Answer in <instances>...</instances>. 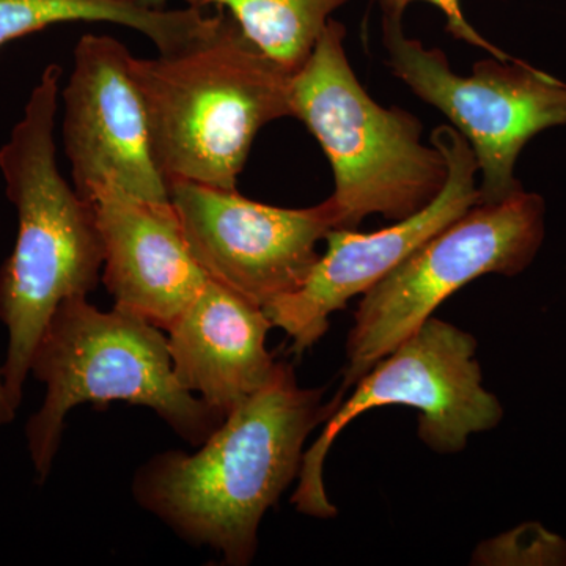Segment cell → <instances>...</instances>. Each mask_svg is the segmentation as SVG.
<instances>
[{
    "instance_id": "obj_1",
    "label": "cell",
    "mask_w": 566,
    "mask_h": 566,
    "mask_svg": "<svg viewBox=\"0 0 566 566\" xmlns=\"http://www.w3.org/2000/svg\"><path fill=\"white\" fill-rule=\"evenodd\" d=\"M333 403L324 387L297 385L289 363L226 416L196 453L169 450L137 469L133 494L142 509L227 565L252 564L264 513L300 475L304 446Z\"/></svg>"
},
{
    "instance_id": "obj_2",
    "label": "cell",
    "mask_w": 566,
    "mask_h": 566,
    "mask_svg": "<svg viewBox=\"0 0 566 566\" xmlns=\"http://www.w3.org/2000/svg\"><path fill=\"white\" fill-rule=\"evenodd\" d=\"M61 80L57 63L44 66L22 117L0 147V172L18 214L13 251L0 266V322L9 333L2 370L17 409L52 315L63 301L88 296L102 281L95 211L57 166Z\"/></svg>"
},
{
    "instance_id": "obj_3",
    "label": "cell",
    "mask_w": 566,
    "mask_h": 566,
    "mask_svg": "<svg viewBox=\"0 0 566 566\" xmlns=\"http://www.w3.org/2000/svg\"><path fill=\"white\" fill-rule=\"evenodd\" d=\"M153 147L167 181L238 191L256 134L292 117L293 74L264 54L232 14L218 9L186 46L133 59Z\"/></svg>"
},
{
    "instance_id": "obj_4",
    "label": "cell",
    "mask_w": 566,
    "mask_h": 566,
    "mask_svg": "<svg viewBox=\"0 0 566 566\" xmlns=\"http://www.w3.org/2000/svg\"><path fill=\"white\" fill-rule=\"evenodd\" d=\"M163 329L132 312L99 311L87 296L59 305L32 356L31 375L44 386L43 405L25 424L40 485L61 449L65 419L84 403L145 406L192 447H200L226 419L175 378Z\"/></svg>"
},
{
    "instance_id": "obj_5",
    "label": "cell",
    "mask_w": 566,
    "mask_h": 566,
    "mask_svg": "<svg viewBox=\"0 0 566 566\" xmlns=\"http://www.w3.org/2000/svg\"><path fill=\"white\" fill-rule=\"evenodd\" d=\"M346 29L327 22L307 62L292 77V117L307 126L334 170L338 229L371 214L398 222L444 189V153L422 144V123L382 107L360 85L345 51Z\"/></svg>"
},
{
    "instance_id": "obj_6",
    "label": "cell",
    "mask_w": 566,
    "mask_h": 566,
    "mask_svg": "<svg viewBox=\"0 0 566 566\" xmlns=\"http://www.w3.org/2000/svg\"><path fill=\"white\" fill-rule=\"evenodd\" d=\"M546 203L520 191L497 203H476L417 248L363 294L346 340L335 408L379 359L392 352L453 293L486 274L524 273L545 241Z\"/></svg>"
},
{
    "instance_id": "obj_7",
    "label": "cell",
    "mask_w": 566,
    "mask_h": 566,
    "mask_svg": "<svg viewBox=\"0 0 566 566\" xmlns=\"http://www.w3.org/2000/svg\"><path fill=\"white\" fill-rule=\"evenodd\" d=\"M474 335L444 319L428 318L415 334L370 368L324 422L322 433L305 450L292 504L303 515L333 520L337 506L324 486V461L338 434L353 420L376 408L419 409L417 434L442 455L463 452L469 438L501 423L504 408L483 387Z\"/></svg>"
},
{
    "instance_id": "obj_8",
    "label": "cell",
    "mask_w": 566,
    "mask_h": 566,
    "mask_svg": "<svg viewBox=\"0 0 566 566\" xmlns=\"http://www.w3.org/2000/svg\"><path fill=\"white\" fill-rule=\"evenodd\" d=\"M382 44L394 76L441 111L471 145L482 172L480 203L523 191L517 158L536 134L566 125L565 82L497 57L476 62L472 76H460L444 52L406 36L403 21L382 20Z\"/></svg>"
},
{
    "instance_id": "obj_9",
    "label": "cell",
    "mask_w": 566,
    "mask_h": 566,
    "mask_svg": "<svg viewBox=\"0 0 566 566\" xmlns=\"http://www.w3.org/2000/svg\"><path fill=\"white\" fill-rule=\"evenodd\" d=\"M169 189L189 249L208 279L260 307L296 292L318 262L319 241L338 229L333 197L292 210L200 182L175 180Z\"/></svg>"
},
{
    "instance_id": "obj_10",
    "label": "cell",
    "mask_w": 566,
    "mask_h": 566,
    "mask_svg": "<svg viewBox=\"0 0 566 566\" xmlns=\"http://www.w3.org/2000/svg\"><path fill=\"white\" fill-rule=\"evenodd\" d=\"M431 144L449 164V178L433 202L378 232L331 230L324 240L327 251L303 285L263 307L273 327L289 335L296 356L322 340L331 315L374 289L424 241L480 203L479 164L468 140L453 126L441 125L431 134Z\"/></svg>"
},
{
    "instance_id": "obj_11",
    "label": "cell",
    "mask_w": 566,
    "mask_h": 566,
    "mask_svg": "<svg viewBox=\"0 0 566 566\" xmlns=\"http://www.w3.org/2000/svg\"><path fill=\"white\" fill-rule=\"evenodd\" d=\"M133 59L128 48L109 35L85 33L77 41L73 70L61 92L71 180L82 197L92 186L106 185L169 203V181L153 147Z\"/></svg>"
},
{
    "instance_id": "obj_12",
    "label": "cell",
    "mask_w": 566,
    "mask_h": 566,
    "mask_svg": "<svg viewBox=\"0 0 566 566\" xmlns=\"http://www.w3.org/2000/svg\"><path fill=\"white\" fill-rule=\"evenodd\" d=\"M84 199L95 211L102 282L115 307L169 329L208 281L172 202H150L106 185L92 186Z\"/></svg>"
},
{
    "instance_id": "obj_13",
    "label": "cell",
    "mask_w": 566,
    "mask_h": 566,
    "mask_svg": "<svg viewBox=\"0 0 566 566\" xmlns=\"http://www.w3.org/2000/svg\"><path fill=\"white\" fill-rule=\"evenodd\" d=\"M263 307L208 279L177 322L166 331L175 378L182 389L227 416L273 376Z\"/></svg>"
},
{
    "instance_id": "obj_14",
    "label": "cell",
    "mask_w": 566,
    "mask_h": 566,
    "mask_svg": "<svg viewBox=\"0 0 566 566\" xmlns=\"http://www.w3.org/2000/svg\"><path fill=\"white\" fill-rule=\"evenodd\" d=\"M111 22L144 33L159 54L196 39L208 17L196 7L153 10L139 0H0V50L11 41L65 22Z\"/></svg>"
},
{
    "instance_id": "obj_15",
    "label": "cell",
    "mask_w": 566,
    "mask_h": 566,
    "mask_svg": "<svg viewBox=\"0 0 566 566\" xmlns=\"http://www.w3.org/2000/svg\"><path fill=\"white\" fill-rule=\"evenodd\" d=\"M229 11L249 40L294 74L307 62L331 14L348 0H185Z\"/></svg>"
},
{
    "instance_id": "obj_16",
    "label": "cell",
    "mask_w": 566,
    "mask_h": 566,
    "mask_svg": "<svg viewBox=\"0 0 566 566\" xmlns=\"http://www.w3.org/2000/svg\"><path fill=\"white\" fill-rule=\"evenodd\" d=\"M479 566H566V539L539 523L483 539L472 554Z\"/></svg>"
},
{
    "instance_id": "obj_17",
    "label": "cell",
    "mask_w": 566,
    "mask_h": 566,
    "mask_svg": "<svg viewBox=\"0 0 566 566\" xmlns=\"http://www.w3.org/2000/svg\"><path fill=\"white\" fill-rule=\"evenodd\" d=\"M375 2L376 6L379 7V10H381L382 20L387 21H403L405 10L408 9L411 3H431V6L438 7V9L446 14L447 31L452 33L457 40L483 48V50L491 52L493 57L501 59V61H512L513 59L493 46L490 41L483 39V36L465 21L463 11H461L460 0H375Z\"/></svg>"
},
{
    "instance_id": "obj_18",
    "label": "cell",
    "mask_w": 566,
    "mask_h": 566,
    "mask_svg": "<svg viewBox=\"0 0 566 566\" xmlns=\"http://www.w3.org/2000/svg\"><path fill=\"white\" fill-rule=\"evenodd\" d=\"M18 409L11 401L9 390H7L6 378H3L2 365H0V428L13 422Z\"/></svg>"
},
{
    "instance_id": "obj_19",
    "label": "cell",
    "mask_w": 566,
    "mask_h": 566,
    "mask_svg": "<svg viewBox=\"0 0 566 566\" xmlns=\"http://www.w3.org/2000/svg\"><path fill=\"white\" fill-rule=\"evenodd\" d=\"M142 6L148 7L153 10H166L167 2L169 0H139Z\"/></svg>"
}]
</instances>
